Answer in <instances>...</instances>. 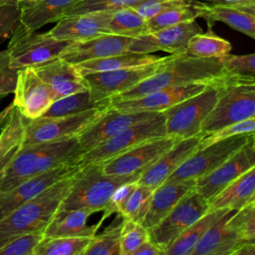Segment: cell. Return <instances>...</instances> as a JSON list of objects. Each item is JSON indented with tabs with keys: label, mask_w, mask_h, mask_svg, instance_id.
Masks as SVG:
<instances>
[{
	"label": "cell",
	"mask_w": 255,
	"mask_h": 255,
	"mask_svg": "<svg viewBox=\"0 0 255 255\" xmlns=\"http://www.w3.org/2000/svg\"><path fill=\"white\" fill-rule=\"evenodd\" d=\"M17 79V70L8 66L6 50L0 52V99L14 93Z\"/></svg>",
	"instance_id": "681fc988"
},
{
	"label": "cell",
	"mask_w": 255,
	"mask_h": 255,
	"mask_svg": "<svg viewBox=\"0 0 255 255\" xmlns=\"http://www.w3.org/2000/svg\"><path fill=\"white\" fill-rule=\"evenodd\" d=\"M26 119L14 106L1 128L0 132V174L15 157L22 146Z\"/></svg>",
	"instance_id": "4dcf8cb0"
},
{
	"label": "cell",
	"mask_w": 255,
	"mask_h": 255,
	"mask_svg": "<svg viewBox=\"0 0 255 255\" xmlns=\"http://www.w3.org/2000/svg\"><path fill=\"white\" fill-rule=\"evenodd\" d=\"M83 0H38L21 4L22 12L19 27L26 32H36L41 27L59 21L69 10Z\"/></svg>",
	"instance_id": "484cf974"
},
{
	"label": "cell",
	"mask_w": 255,
	"mask_h": 255,
	"mask_svg": "<svg viewBox=\"0 0 255 255\" xmlns=\"http://www.w3.org/2000/svg\"><path fill=\"white\" fill-rule=\"evenodd\" d=\"M111 104L112 99H99L86 89L55 100L40 118H58L91 110H106Z\"/></svg>",
	"instance_id": "f1b7e54d"
},
{
	"label": "cell",
	"mask_w": 255,
	"mask_h": 255,
	"mask_svg": "<svg viewBox=\"0 0 255 255\" xmlns=\"http://www.w3.org/2000/svg\"><path fill=\"white\" fill-rule=\"evenodd\" d=\"M14 95L13 104L26 120L40 118L55 101L51 88L31 67L17 70Z\"/></svg>",
	"instance_id": "9a60e30c"
},
{
	"label": "cell",
	"mask_w": 255,
	"mask_h": 255,
	"mask_svg": "<svg viewBox=\"0 0 255 255\" xmlns=\"http://www.w3.org/2000/svg\"><path fill=\"white\" fill-rule=\"evenodd\" d=\"M209 209V201L193 189L183 196L156 225L148 229L149 239L164 252L183 230Z\"/></svg>",
	"instance_id": "30bf717a"
},
{
	"label": "cell",
	"mask_w": 255,
	"mask_h": 255,
	"mask_svg": "<svg viewBox=\"0 0 255 255\" xmlns=\"http://www.w3.org/2000/svg\"><path fill=\"white\" fill-rule=\"evenodd\" d=\"M113 10L94 11L61 18L48 31L52 37L69 42L88 40L108 33V24Z\"/></svg>",
	"instance_id": "ffe728a7"
},
{
	"label": "cell",
	"mask_w": 255,
	"mask_h": 255,
	"mask_svg": "<svg viewBox=\"0 0 255 255\" xmlns=\"http://www.w3.org/2000/svg\"><path fill=\"white\" fill-rule=\"evenodd\" d=\"M148 0H83L71 10L66 16L77 15L94 11L116 10L120 8H133ZM65 17V16H64Z\"/></svg>",
	"instance_id": "7bdbcfd3"
},
{
	"label": "cell",
	"mask_w": 255,
	"mask_h": 255,
	"mask_svg": "<svg viewBox=\"0 0 255 255\" xmlns=\"http://www.w3.org/2000/svg\"><path fill=\"white\" fill-rule=\"evenodd\" d=\"M206 3L196 0H188L186 3L168 8L146 20L148 33L177 25L187 21H193L201 17Z\"/></svg>",
	"instance_id": "836d02e7"
},
{
	"label": "cell",
	"mask_w": 255,
	"mask_h": 255,
	"mask_svg": "<svg viewBox=\"0 0 255 255\" xmlns=\"http://www.w3.org/2000/svg\"><path fill=\"white\" fill-rule=\"evenodd\" d=\"M106 110H91L58 118L26 120L22 146L77 136Z\"/></svg>",
	"instance_id": "8fae6325"
},
{
	"label": "cell",
	"mask_w": 255,
	"mask_h": 255,
	"mask_svg": "<svg viewBox=\"0 0 255 255\" xmlns=\"http://www.w3.org/2000/svg\"><path fill=\"white\" fill-rule=\"evenodd\" d=\"M234 211L227 210L207 229L191 255H231L234 248L243 241L228 223Z\"/></svg>",
	"instance_id": "d4e9b609"
},
{
	"label": "cell",
	"mask_w": 255,
	"mask_h": 255,
	"mask_svg": "<svg viewBox=\"0 0 255 255\" xmlns=\"http://www.w3.org/2000/svg\"><path fill=\"white\" fill-rule=\"evenodd\" d=\"M195 187V179L163 182L152 191L147 212L141 224L150 229L156 225L188 192Z\"/></svg>",
	"instance_id": "cb8c5ba5"
},
{
	"label": "cell",
	"mask_w": 255,
	"mask_h": 255,
	"mask_svg": "<svg viewBox=\"0 0 255 255\" xmlns=\"http://www.w3.org/2000/svg\"><path fill=\"white\" fill-rule=\"evenodd\" d=\"M228 223L243 241H255V201L235 210Z\"/></svg>",
	"instance_id": "60d3db41"
},
{
	"label": "cell",
	"mask_w": 255,
	"mask_h": 255,
	"mask_svg": "<svg viewBox=\"0 0 255 255\" xmlns=\"http://www.w3.org/2000/svg\"><path fill=\"white\" fill-rule=\"evenodd\" d=\"M209 83H190L162 88L146 95L112 103L117 110L126 112H163L175 104L203 91Z\"/></svg>",
	"instance_id": "d6986e66"
},
{
	"label": "cell",
	"mask_w": 255,
	"mask_h": 255,
	"mask_svg": "<svg viewBox=\"0 0 255 255\" xmlns=\"http://www.w3.org/2000/svg\"><path fill=\"white\" fill-rule=\"evenodd\" d=\"M108 33L136 38L148 33V28L146 20L140 17L134 10L120 8L113 10L108 24Z\"/></svg>",
	"instance_id": "e575fe53"
},
{
	"label": "cell",
	"mask_w": 255,
	"mask_h": 255,
	"mask_svg": "<svg viewBox=\"0 0 255 255\" xmlns=\"http://www.w3.org/2000/svg\"><path fill=\"white\" fill-rule=\"evenodd\" d=\"M141 172L128 175L107 174L101 162L80 167L60 204V209H86L93 213L104 211L114 191L122 184L137 181Z\"/></svg>",
	"instance_id": "5b68a950"
},
{
	"label": "cell",
	"mask_w": 255,
	"mask_h": 255,
	"mask_svg": "<svg viewBox=\"0 0 255 255\" xmlns=\"http://www.w3.org/2000/svg\"><path fill=\"white\" fill-rule=\"evenodd\" d=\"M231 255H255V241H242L240 242Z\"/></svg>",
	"instance_id": "f5cc1de1"
},
{
	"label": "cell",
	"mask_w": 255,
	"mask_h": 255,
	"mask_svg": "<svg viewBox=\"0 0 255 255\" xmlns=\"http://www.w3.org/2000/svg\"><path fill=\"white\" fill-rule=\"evenodd\" d=\"M152 191L153 188L136 183L120 213L123 218L141 223L147 212Z\"/></svg>",
	"instance_id": "74e56055"
},
{
	"label": "cell",
	"mask_w": 255,
	"mask_h": 255,
	"mask_svg": "<svg viewBox=\"0 0 255 255\" xmlns=\"http://www.w3.org/2000/svg\"><path fill=\"white\" fill-rule=\"evenodd\" d=\"M133 255H164V252L150 239H148L137 248Z\"/></svg>",
	"instance_id": "816d5d0a"
},
{
	"label": "cell",
	"mask_w": 255,
	"mask_h": 255,
	"mask_svg": "<svg viewBox=\"0 0 255 255\" xmlns=\"http://www.w3.org/2000/svg\"><path fill=\"white\" fill-rule=\"evenodd\" d=\"M254 131H255V117L225 126L213 132H210L206 135L201 136L198 147H202L212 142H215L224 138H228L237 134L254 133Z\"/></svg>",
	"instance_id": "ee69618b"
},
{
	"label": "cell",
	"mask_w": 255,
	"mask_h": 255,
	"mask_svg": "<svg viewBox=\"0 0 255 255\" xmlns=\"http://www.w3.org/2000/svg\"><path fill=\"white\" fill-rule=\"evenodd\" d=\"M200 139L201 135H196L176 141L157 160L141 172L136 182L153 189L163 183L166 178L197 149Z\"/></svg>",
	"instance_id": "7402d4cb"
},
{
	"label": "cell",
	"mask_w": 255,
	"mask_h": 255,
	"mask_svg": "<svg viewBox=\"0 0 255 255\" xmlns=\"http://www.w3.org/2000/svg\"><path fill=\"white\" fill-rule=\"evenodd\" d=\"M227 71L220 58H198L186 53L164 57L157 71L112 98V103L137 98L153 91L190 83H211Z\"/></svg>",
	"instance_id": "6da1fadb"
},
{
	"label": "cell",
	"mask_w": 255,
	"mask_h": 255,
	"mask_svg": "<svg viewBox=\"0 0 255 255\" xmlns=\"http://www.w3.org/2000/svg\"><path fill=\"white\" fill-rule=\"evenodd\" d=\"M188 0H148L130 9L134 10L140 17L147 20L168 8L184 4Z\"/></svg>",
	"instance_id": "c3c4849f"
},
{
	"label": "cell",
	"mask_w": 255,
	"mask_h": 255,
	"mask_svg": "<svg viewBox=\"0 0 255 255\" xmlns=\"http://www.w3.org/2000/svg\"><path fill=\"white\" fill-rule=\"evenodd\" d=\"M148 239V229L141 223L123 218L120 240L121 255H133L137 248Z\"/></svg>",
	"instance_id": "ab89813d"
},
{
	"label": "cell",
	"mask_w": 255,
	"mask_h": 255,
	"mask_svg": "<svg viewBox=\"0 0 255 255\" xmlns=\"http://www.w3.org/2000/svg\"><path fill=\"white\" fill-rule=\"evenodd\" d=\"M252 137H255V133L237 134L202 147H197L164 182L196 179L197 177L205 175L228 159Z\"/></svg>",
	"instance_id": "9c48e42d"
},
{
	"label": "cell",
	"mask_w": 255,
	"mask_h": 255,
	"mask_svg": "<svg viewBox=\"0 0 255 255\" xmlns=\"http://www.w3.org/2000/svg\"><path fill=\"white\" fill-rule=\"evenodd\" d=\"M6 1H8V0H0V5H1V4H3V3H5Z\"/></svg>",
	"instance_id": "9f6ffc18"
},
{
	"label": "cell",
	"mask_w": 255,
	"mask_h": 255,
	"mask_svg": "<svg viewBox=\"0 0 255 255\" xmlns=\"http://www.w3.org/2000/svg\"><path fill=\"white\" fill-rule=\"evenodd\" d=\"M122 223L111 226L100 235H94L87 246L84 255H121Z\"/></svg>",
	"instance_id": "f35d334b"
},
{
	"label": "cell",
	"mask_w": 255,
	"mask_h": 255,
	"mask_svg": "<svg viewBox=\"0 0 255 255\" xmlns=\"http://www.w3.org/2000/svg\"><path fill=\"white\" fill-rule=\"evenodd\" d=\"M231 44L215 35L211 29L193 35L187 44L186 54L198 58H221L230 53Z\"/></svg>",
	"instance_id": "d590c367"
},
{
	"label": "cell",
	"mask_w": 255,
	"mask_h": 255,
	"mask_svg": "<svg viewBox=\"0 0 255 255\" xmlns=\"http://www.w3.org/2000/svg\"><path fill=\"white\" fill-rule=\"evenodd\" d=\"M227 210L209 209L174 239L164 251V255H191L192 250L207 229Z\"/></svg>",
	"instance_id": "1f68e13d"
},
{
	"label": "cell",
	"mask_w": 255,
	"mask_h": 255,
	"mask_svg": "<svg viewBox=\"0 0 255 255\" xmlns=\"http://www.w3.org/2000/svg\"><path fill=\"white\" fill-rule=\"evenodd\" d=\"M21 12L18 0H8L0 5V45L13 35L20 23Z\"/></svg>",
	"instance_id": "b9f144b4"
},
{
	"label": "cell",
	"mask_w": 255,
	"mask_h": 255,
	"mask_svg": "<svg viewBox=\"0 0 255 255\" xmlns=\"http://www.w3.org/2000/svg\"><path fill=\"white\" fill-rule=\"evenodd\" d=\"M201 32L202 29L195 20L183 22L133 38L128 47V52L152 53L164 51L170 55L184 54L189 39Z\"/></svg>",
	"instance_id": "e0dca14e"
},
{
	"label": "cell",
	"mask_w": 255,
	"mask_h": 255,
	"mask_svg": "<svg viewBox=\"0 0 255 255\" xmlns=\"http://www.w3.org/2000/svg\"><path fill=\"white\" fill-rule=\"evenodd\" d=\"M163 59L164 57H161L158 61L144 65L89 73L83 75V78L89 91L95 97L99 99H112L154 74L160 67Z\"/></svg>",
	"instance_id": "4fadbf2b"
},
{
	"label": "cell",
	"mask_w": 255,
	"mask_h": 255,
	"mask_svg": "<svg viewBox=\"0 0 255 255\" xmlns=\"http://www.w3.org/2000/svg\"><path fill=\"white\" fill-rule=\"evenodd\" d=\"M136 181L127 182L120 185L112 194L107 206L104 209L105 217L113 214V213H121L123 210L128 198L129 197L130 193L136 186Z\"/></svg>",
	"instance_id": "7dc6e473"
},
{
	"label": "cell",
	"mask_w": 255,
	"mask_h": 255,
	"mask_svg": "<svg viewBox=\"0 0 255 255\" xmlns=\"http://www.w3.org/2000/svg\"><path fill=\"white\" fill-rule=\"evenodd\" d=\"M179 138L163 135L143 140L128 150L101 162L103 170L112 175H128L142 172Z\"/></svg>",
	"instance_id": "7c38bea8"
},
{
	"label": "cell",
	"mask_w": 255,
	"mask_h": 255,
	"mask_svg": "<svg viewBox=\"0 0 255 255\" xmlns=\"http://www.w3.org/2000/svg\"><path fill=\"white\" fill-rule=\"evenodd\" d=\"M156 114L155 112H126L110 106L95 122L77 135L83 153L124 128L152 118Z\"/></svg>",
	"instance_id": "ac0fdd59"
},
{
	"label": "cell",
	"mask_w": 255,
	"mask_h": 255,
	"mask_svg": "<svg viewBox=\"0 0 255 255\" xmlns=\"http://www.w3.org/2000/svg\"><path fill=\"white\" fill-rule=\"evenodd\" d=\"M6 49L8 66L13 70L33 67L59 57L72 43L58 40L46 33L26 32L19 26Z\"/></svg>",
	"instance_id": "52a82bcc"
},
{
	"label": "cell",
	"mask_w": 255,
	"mask_h": 255,
	"mask_svg": "<svg viewBox=\"0 0 255 255\" xmlns=\"http://www.w3.org/2000/svg\"><path fill=\"white\" fill-rule=\"evenodd\" d=\"M163 135H166L164 116L162 112H159L152 118L124 128L110 138L84 152L79 161V166L82 167L92 162H103L143 140Z\"/></svg>",
	"instance_id": "ba28073f"
},
{
	"label": "cell",
	"mask_w": 255,
	"mask_h": 255,
	"mask_svg": "<svg viewBox=\"0 0 255 255\" xmlns=\"http://www.w3.org/2000/svg\"><path fill=\"white\" fill-rule=\"evenodd\" d=\"M196 1H204L212 5L239 7V8L255 11V0H196Z\"/></svg>",
	"instance_id": "f907efd6"
},
{
	"label": "cell",
	"mask_w": 255,
	"mask_h": 255,
	"mask_svg": "<svg viewBox=\"0 0 255 255\" xmlns=\"http://www.w3.org/2000/svg\"><path fill=\"white\" fill-rule=\"evenodd\" d=\"M93 212L86 209H60L55 212L44 230L46 237H93L98 226L88 225Z\"/></svg>",
	"instance_id": "4316f807"
},
{
	"label": "cell",
	"mask_w": 255,
	"mask_h": 255,
	"mask_svg": "<svg viewBox=\"0 0 255 255\" xmlns=\"http://www.w3.org/2000/svg\"><path fill=\"white\" fill-rule=\"evenodd\" d=\"M36 1H38V0H18V2L20 4H30V3H34Z\"/></svg>",
	"instance_id": "11a10c76"
},
{
	"label": "cell",
	"mask_w": 255,
	"mask_h": 255,
	"mask_svg": "<svg viewBox=\"0 0 255 255\" xmlns=\"http://www.w3.org/2000/svg\"><path fill=\"white\" fill-rule=\"evenodd\" d=\"M75 173L57 181L38 196L1 218L0 248L19 235L31 232L44 233L45 228L68 193Z\"/></svg>",
	"instance_id": "3957f363"
},
{
	"label": "cell",
	"mask_w": 255,
	"mask_h": 255,
	"mask_svg": "<svg viewBox=\"0 0 255 255\" xmlns=\"http://www.w3.org/2000/svg\"><path fill=\"white\" fill-rule=\"evenodd\" d=\"M43 237V232H31L19 235L0 248V255H33L35 247Z\"/></svg>",
	"instance_id": "f6af8a7d"
},
{
	"label": "cell",
	"mask_w": 255,
	"mask_h": 255,
	"mask_svg": "<svg viewBox=\"0 0 255 255\" xmlns=\"http://www.w3.org/2000/svg\"><path fill=\"white\" fill-rule=\"evenodd\" d=\"M255 166V137L210 172L195 179L194 190L208 201L242 173Z\"/></svg>",
	"instance_id": "5bb4252c"
},
{
	"label": "cell",
	"mask_w": 255,
	"mask_h": 255,
	"mask_svg": "<svg viewBox=\"0 0 255 255\" xmlns=\"http://www.w3.org/2000/svg\"><path fill=\"white\" fill-rule=\"evenodd\" d=\"M132 39L115 34H103L88 40L72 42L59 57L73 65L105 58L128 52Z\"/></svg>",
	"instance_id": "44dd1931"
},
{
	"label": "cell",
	"mask_w": 255,
	"mask_h": 255,
	"mask_svg": "<svg viewBox=\"0 0 255 255\" xmlns=\"http://www.w3.org/2000/svg\"><path fill=\"white\" fill-rule=\"evenodd\" d=\"M79 168V162L63 163L0 192V219Z\"/></svg>",
	"instance_id": "2e32d148"
},
{
	"label": "cell",
	"mask_w": 255,
	"mask_h": 255,
	"mask_svg": "<svg viewBox=\"0 0 255 255\" xmlns=\"http://www.w3.org/2000/svg\"><path fill=\"white\" fill-rule=\"evenodd\" d=\"M209 26L212 22H223L232 29L248 37L255 38V11L221 5L206 4L201 15Z\"/></svg>",
	"instance_id": "f546056e"
},
{
	"label": "cell",
	"mask_w": 255,
	"mask_h": 255,
	"mask_svg": "<svg viewBox=\"0 0 255 255\" xmlns=\"http://www.w3.org/2000/svg\"><path fill=\"white\" fill-rule=\"evenodd\" d=\"M13 107H14V104L11 103L9 106H7L4 110H2V111L0 112V128L5 124V122H6V120L8 119V117H9V115H10L11 110H12Z\"/></svg>",
	"instance_id": "db71d44e"
},
{
	"label": "cell",
	"mask_w": 255,
	"mask_h": 255,
	"mask_svg": "<svg viewBox=\"0 0 255 255\" xmlns=\"http://www.w3.org/2000/svg\"><path fill=\"white\" fill-rule=\"evenodd\" d=\"M255 201V166L242 173L209 200L210 209L237 210Z\"/></svg>",
	"instance_id": "83f0119b"
},
{
	"label": "cell",
	"mask_w": 255,
	"mask_h": 255,
	"mask_svg": "<svg viewBox=\"0 0 255 255\" xmlns=\"http://www.w3.org/2000/svg\"><path fill=\"white\" fill-rule=\"evenodd\" d=\"M220 78L209 83L200 93L162 112L166 135L179 139L200 135L201 125L217 100Z\"/></svg>",
	"instance_id": "8992f818"
},
{
	"label": "cell",
	"mask_w": 255,
	"mask_h": 255,
	"mask_svg": "<svg viewBox=\"0 0 255 255\" xmlns=\"http://www.w3.org/2000/svg\"><path fill=\"white\" fill-rule=\"evenodd\" d=\"M217 100L203 121L200 135L255 117V78L227 72L219 79Z\"/></svg>",
	"instance_id": "277c9868"
},
{
	"label": "cell",
	"mask_w": 255,
	"mask_h": 255,
	"mask_svg": "<svg viewBox=\"0 0 255 255\" xmlns=\"http://www.w3.org/2000/svg\"><path fill=\"white\" fill-rule=\"evenodd\" d=\"M161 57L152 55L151 53H135V52H125L105 58L95 59L86 61L80 64L74 65L77 71L83 76L89 73L105 72L118 70L132 66L149 64L158 61Z\"/></svg>",
	"instance_id": "d6a6232c"
},
{
	"label": "cell",
	"mask_w": 255,
	"mask_h": 255,
	"mask_svg": "<svg viewBox=\"0 0 255 255\" xmlns=\"http://www.w3.org/2000/svg\"><path fill=\"white\" fill-rule=\"evenodd\" d=\"M82 154L77 136L23 145L0 174V192L60 164L79 162Z\"/></svg>",
	"instance_id": "7a4b0ae2"
},
{
	"label": "cell",
	"mask_w": 255,
	"mask_h": 255,
	"mask_svg": "<svg viewBox=\"0 0 255 255\" xmlns=\"http://www.w3.org/2000/svg\"><path fill=\"white\" fill-rule=\"evenodd\" d=\"M31 68L51 88L55 100L88 89L83 76L75 66L61 57Z\"/></svg>",
	"instance_id": "603a6c76"
},
{
	"label": "cell",
	"mask_w": 255,
	"mask_h": 255,
	"mask_svg": "<svg viewBox=\"0 0 255 255\" xmlns=\"http://www.w3.org/2000/svg\"><path fill=\"white\" fill-rule=\"evenodd\" d=\"M92 237H46L38 243L33 255H84Z\"/></svg>",
	"instance_id": "8d00e7d4"
},
{
	"label": "cell",
	"mask_w": 255,
	"mask_h": 255,
	"mask_svg": "<svg viewBox=\"0 0 255 255\" xmlns=\"http://www.w3.org/2000/svg\"><path fill=\"white\" fill-rule=\"evenodd\" d=\"M225 69L229 73L254 76L255 72V54L248 55H230L227 54L220 58Z\"/></svg>",
	"instance_id": "bcb514c9"
}]
</instances>
